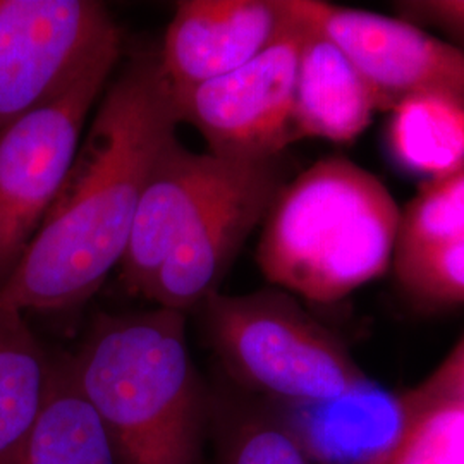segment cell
<instances>
[{"mask_svg": "<svg viewBox=\"0 0 464 464\" xmlns=\"http://www.w3.org/2000/svg\"><path fill=\"white\" fill-rule=\"evenodd\" d=\"M2 464H117L99 418L74 382L69 354H53L44 410L24 442Z\"/></svg>", "mask_w": 464, "mask_h": 464, "instance_id": "cell-15", "label": "cell"}, {"mask_svg": "<svg viewBox=\"0 0 464 464\" xmlns=\"http://www.w3.org/2000/svg\"><path fill=\"white\" fill-rule=\"evenodd\" d=\"M217 464H316L277 408L224 382L212 389Z\"/></svg>", "mask_w": 464, "mask_h": 464, "instance_id": "cell-17", "label": "cell"}, {"mask_svg": "<svg viewBox=\"0 0 464 464\" xmlns=\"http://www.w3.org/2000/svg\"><path fill=\"white\" fill-rule=\"evenodd\" d=\"M198 310L226 382L251 396L279 404L318 402L370 381L346 344L282 289L216 293Z\"/></svg>", "mask_w": 464, "mask_h": 464, "instance_id": "cell-4", "label": "cell"}, {"mask_svg": "<svg viewBox=\"0 0 464 464\" xmlns=\"http://www.w3.org/2000/svg\"><path fill=\"white\" fill-rule=\"evenodd\" d=\"M293 11L348 55L379 112L440 95L464 103V52L396 16L320 0H289Z\"/></svg>", "mask_w": 464, "mask_h": 464, "instance_id": "cell-8", "label": "cell"}, {"mask_svg": "<svg viewBox=\"0 0 464 464\" xmlns=\"http://www.w3.org/2000/svg\"><path fill=\"white\" fill-rule=\"evenodd\" d=\"M289 24L284 0H183L167 26L160 66L174 92L248 64Z\"/></svg>", "mask_w": 464, "mask_h": 464, "instance_id": "cell-11", "label": "cell"}, {"mask_svg": "<svg viewBox=\"0 0 464 464\" xmlns=\"http://www.w3.org/2000/svg\"><path fill=\"white\" fill-rule=\"evenodd\" d=\"M284 184L282 157L253 160L184 232L143 299L186 315L218 293L239 249L251 232L264 224Z\"/></svg>", "mask_w": 464, "mask_h": 464, "instance_id": "cell-9", "label": "cell"}, {"mask_svg": "<svg viewBox=\"0 0 464 464\" xmlns=\"http://www.w3.org/2000/svg\"><path fill=\"white\" fill-rule=\"evenodd\" d=\"M303 24L295 88V130L298 140L318 138L351 143L365 133L379 112L375 97L348 55L315 26Z\"/></svg>", "mask_w": 464, "mask_h": 464, "instance_id": "cell-14", "label": "cell"}, {"mask_svg": "<svg viewBox=\"0 0 464 464\" xmlns=\"http://www.w3.org/2000/svg\"><path fill=\"white\" fill-rule=\"evenodd\" d=\"M272 404L316 464H385L411 421L402 392L372 379L327 401Z\"/></svg>", "mask_w": 464, "mask_h": 464, "instance_id": "cell-13", "label": "cell"}, {"mask_svg": "<svg viewBox=\"0 0 464 464\" xmlns=\"http://www.w3.org/2000/svg\"><path fill=\"white\" fill-rule=\"evenodd\" d=\"M119 53L109 52L59 97L0 128V287L66 181Z\"/></svg>", "mask_w": 464, "mask_h": 464, "instance_id": "cell-5", "label": "cell"}, {"mask_svg": "<svg viewBox=\"0 0 464 464\" xmlns=\"http://www.w3.org/2000/svg\"><path fill=\"white\" fill-rule=\"evenodd\" d=\"M256 159L195 153L174 140L150 172L121 262V282L143 298L169 253Z\"/></svg>", "mask_w": 464, "mask_h": 464, "instance_id": "cell-10", "label": "cell"}, {"mask_svg": "<svg viewBox=\"0 0 464 464\" xmlns=\"http://www.w3.org/2000/svg\"><path fill=\"white\" fill-rule=\"evenodd\" d=\"M402 396L411 416L444 404L464 406V335L430 375Z\"/></svg>", "mask_w": 464, "mask_h": 464, "instance_id": "cell-20", "label": "cell"}, {"mask_svg": "<svg viewBox=\"0 0 464 464\" xmlns=\"http://www.w3.org/2000/svg\"><path fill=\"white\" fill-rule=\"evenodd\" d=\"M391 268L421 306L464 304V166L425 181L401 208Z\"/></svg>", "mask_w": 464, "mask_h": 464, "instance_id": "cell-12", "label": "cell"}, {"mask_svg": "<svg viewBox=\"0 0 464 464\" xmlns=\"http://www.w3.org/2000/svg\"><path fill=\"white\" fill-rule=\"evenodd\" d=\"M121 34L97 0H0V128L59 97Z\"/></svg>", "mask_w": 464, "mask_h": 464, "instance_id": "cell-6", "label": "cell"}, {"mask_svg": "<svg viewBox=\"0 0 464 464\" xmlns=\"http://www.w3.org/2000/svg\"><path fill=\"white\" fill-rule=\"evenodd\" d=\"M385 464H464V406L415 413Z\"/></svg>", "mask_w": 464, "mask_h": 464, "instance_id": "cell-19", "label": "cell"}, {"mask_svg": "<svg viewBox=\"0 0 464 464\" xmlns=\"http://www.w3.org/2000/svg\"><path fill=\"white\" fill-rule=\"evenodd\" d=\"M172 86L159 55H141L102 97L55 201L0 303L64 312L99 293L121 266L150 172L178 140Z\"/></svg>", "mask_w": 464, "mask_h": 464, "instance_id": "cell-1", "label": "cell"}, {"mask_svg": "<svg viewBox=\"0 0 464 464\" xmlns=\"http://www.w3.org/2000/svg\"><path fill=\"white\" fill-rule=\"evenodd\" d=\"M285 9L287 28L248 64L193 88L172 90L179 122L198 130L208 153L270 159L299 141L295 88L303 24L287 4Z\"/></svg>", "mask_w": 464, "mask_h": 464, "instance_id": "cell-7", "label": "cell"}, {"mask_svg": "<svg viewBox=\"0 0 464 464\" xmlns=\"http://www.w3.org/2000/svg\"><path fill=\"white\" fill-rule=\"evenodd\" d=\"M401 208L381 179L325 157L284 184L262 224L256 264L272 287L331 304L391 266Z\"/></svg>", "mask_w": 464, "mask_h": 464, "instance_id": "cell-3", "label": "cell"}, {"mask_svg": "<svg viewBox=\"0 0 464 464\" xmlns=\"http://www.w3.org/2000/svg\"><path fill=\"white\" fill-rule=\"evenodd\" d=\"M69 363L117 464H201L212 389L191 358L184 314L100 315Z\"/></svg>", "mask_w": 464, "mask_h": 464, "instance_id": "cell-2", "label": "cell"}, {"mask_svg": "<svg viewBox=\"0 0 464 464\" xmlns=\"http://www.w3.org/2000/svg\"><path fill=\"white\" fill-rule=\"evenodd\" d=\"M389 114L387 145L404 170L431 181L464 166V103L425 95Z\"/></svg>", "mask_w": 464, "mask_h": 464, "instance_id": "cell-18", "label": "cell"}, {"mask_svg": "<svg viewBox=\"0 0 464 464\" xmlns=\"http://www.w3.org/2000/svg\"><path fill=\"white\" fill-rule=\"evenodd\" d=\"M53 353L21 312L0 303V464L34 429L47 401Z\"/></svg>", "mask_w": 464, "mask_h": 464, "instance_id": "cell-16", "label": "cell"}, {"mask_svg": "<svg viewBox=\"0 0 464 464\" xmlns=\"http://www.w3.org/2000/svg\"><path fill=\"white\" fill-rule=\"evenodd\" d=\"M394 9L408 23L448 34L449 44L464 52V0H406Z\"/></svg>", "mask_w": 464, "mask_h": 464, "instance_id": "cell-21", "label": "cell"}]
</instances>
